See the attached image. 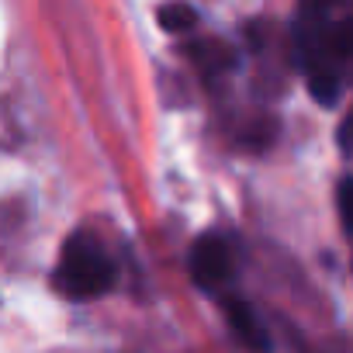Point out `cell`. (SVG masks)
<instances>
[{
    "instance_id": "1",
    "label": "cell",
    "mask_w": 353,
    "mask_h": 353,
    "mask_svg": "<svg viewBox=\"0 0 353 353\" xmlns=\"http://www.w3.org/2000/svg\"><path fill=\"white\" fill-rule=\"evenodd\" d=\"M294 56L319 104H336L343 70L353 59V8L350 0H298Z\"/></svg>"
},
{
    "instance_id": "2",
    "label": "cell",
    "mask_w": 353,
    "mask_h": 353,
    "mask_svg": "<svg viewBox=\"0 0 353 353\" xmlns=\"http://www.w3.org/2000/svg\"><path fill=\"white\" fill-rule=\"evenodd\" d=\"M114 284V263L90 236H73L56 267V288L70 298H101Z\"/></svg>"
},
{
    "instance_id": "3",
    "label": "cell",
    "mask_w": 353,
    "mask_h": 353,
    "mask_svg": "<svg viewBox=\"0 0 353 353\" xmlns=\"http://www.w3.org/2000/svg\"><path fill=\"white\" fill-rule=\"evenodd\" d=\"M191 277L201 291H222L236 277V250L222 236H205L191 250Z\"/></svg>"
},
{
    "instance_id": "4",
    "label": "cell",
    "mask_w": 353,
    "mask_h": 353,
    "mask_svg": "<svg viewBox=\"0 0 353 353\" xmlns=\"http://www.w3.org/2000/svg\"><path fill=\"white\" fill-rule=\"evenodd\" d=\"M229 325H232V332L239 336V343L250 346L253 353H267V350H270L267 329H263V322L256 319V312H253L246 301H229Z\"/></svg>"
},
{
    "instance_id": "5",
    "label": "cell",
    "mask_w": 353,
    "mask_h": 353,
    "mask_svg": "<svg viewBox=\"0 0 353 353\" xmlns=\"http://www.w3.org/2000/svg\"><path fill=\"white\" fill-rule=\"evenodd\" d=\"M159 25H163L166 32H173V35L191 32V28L198 25V11H194L191 4H166V8L159 11Z\"/></svg>"
},
{
    "instance_id": "6",
    "label": "cell",
    "mask_w": 353,
    "mask_h": 353,
    "mask_svg": "<svg viewBox=\"0 0 353 353\" xmlns=\"http://www.w3.org/2000/svg\"><path fill=\"white\" fill-rule=\"evenodd\" d=\"M339 215H343L346 232L353 236V176H346V181L339 184Z\"/></svg>"
},
{
    "instance_id": "7",
    "label": "cell",
    "mask_w": 353,
    "mask_h": 353,
    "mask_svg": "<svg viewBox=\"0 0 353 353\" xmlns=\"http://www.w3.org/2000/svg\"><path fill=\"white\" fill-rule=\"evenodd\" d=\"M343 142L353 149V111H350V118L343 121Z\"/></svg>"
}]
</instances>
